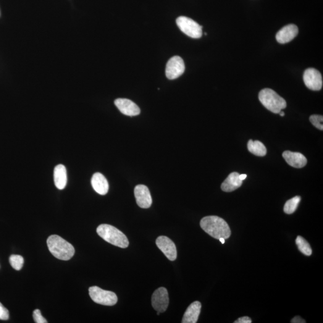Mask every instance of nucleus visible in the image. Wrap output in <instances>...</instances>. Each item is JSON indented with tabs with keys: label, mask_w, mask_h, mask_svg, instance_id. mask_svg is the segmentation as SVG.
<instances>
[{
	"label": "nucleus",
	"mask_w": 323,
	"mask_h": 323,
	"mask_svg": "<svg viewBox=\"0 0 323 323\" xmlns=\"http://www.w3.org/2000/svg\"><path fill=\"white\" fill-rule=\"evenodd\" d=\"M219 241H220V242H221L222 244H225V239H224V238H220V239H219Z\"/></svg>",
	"instance_id": "obj_29"
},
{
	"label": "nucleus",
	"mask_w": 323,
	"mask_h": 323,
	"mask_svg": "<svg viewBox=\"0 0 323 323\" xmlns=\"http://www.w3.org/2000/svg\"><path fill=\"white\" fill-rule=\"evenodd\" d=\"M89 295L95 303L102 305L114 306L116 304L117 297L112 291L104 290L97 286L89 288Z\"/></svg>",
	"instance_id": "obj_5"
},
{
	"label": "nucleus",
	"mask_w": 323,
	"mask_h": 323,
	"mask_svg": "<svg viewBox=\"0 0 323 323\" xmlns=\"http://www.w3.org/2000/svg\"><path fill=\"white\" fill-rule=\"evenodd\" d=\"M247 148L249 152L257 156H265L267 153L264 144L259 141L249 140Z\"/></svg>",
	"instance_id": "obj_19"
},
{
	"label": "nucleus",
	"mask_w": 323,
	"mask_h": 323,
	"mask_svg": "<svg viewBox=\"0 0 323 323\" xmlns=\"http://www.w3.org/2000/svg\"><path fill=\"white\" fill-rule=\"evenodd\" d=\"M283 157L288 165L296 169H301L307 164L306 157L298 152L285 151L283 153Z\"/></svg>",
	"instance_id": "obj_14"
},
{
	"label": "nucleus",
	"mask_w": 323,
	"mask_h": 323,
	"mask_svg": "<svg viewBox=\"0 0 323 323\" xmlns=\"http://www.w3.org/2000/svg\"><path fill=\"white\" fill-rule=\"evenodd\" d=\"M310 122L312 124L320 130H323V117L321 115H312L309 117Z\"/></svg>",
	"instance_id": "obj_23"
},
{
	"label": "nucleus",
	"mask_w": 323,
	"mask_h": 323,
	"mask_svg": "<svg viewBox=\"0 0 323 323\" xmlns=\"http://www.w3.org/2000/svg\"><path fill=\"white\" fill-rule=\"evenodd\" d=\"M291 323H306L305 321L303 319H302L301 317L299 316H296L295 317H294L292 320H291Z\"/></svg>",
	"instance_id": "obj_27"
},
{
	"label": "nucleus",
	"mask_w": 323,
	"mask_h": 323,
	"mask_svg": "<svg viewBox=\"0 0 323 323\" xmlns=\"http://www.w3.org/2000/svg\"><path fill=\"white\" fill-rule=\"evenodd\" d=\"M9 319V312L8 310L0 303V320H7Z\"/></svg>",
	"instance_id": "obj_25"
},
{
	"label": "nucleus",
	"mask_w": 323,
	"mask_h": 323,
	"mask_svg": "<svg viewBox=\"0 0 323 323\" xmlns=\"http://www.w3.org/2000/svg\"><path fill=\"white\" fill-rule=\"evenodd\" d=\"M91 185L96 193L101 195H105L109 189V183L103 175L99 172L94 174L92 177Z\"/></svg>",
	"instance_id": "obj_15"
},
{
	"label": "nucleus",
	"mask_w": 323,
	"mask_h": 323,
	"mask_svg": "<svg viewBox=\"0 0 323 323\" xmlns=\"http://www.w3.org/2000/svg\"><path fill=\"white\" fill-rule=\"evenodd\" d=\"M185 71V65L182 57L175 56L167 62L165 74L170 80H174L182 76Z\"/></svg>",
	"instance_id": "obj_7"
},
{
	"label": "nucleus",
	"mask_w": 323,
	"mask_h": 323,
	"mask_svg": "<svg viewBox=\"0 0 323 323\" xmlns=\"http://www.w3.org/2000/svg\"><path fill=\"white\" fill-rule=\"evenodd\" d=\"M299 30L298 27L294 24L285 26L278 31L276 35V39L278 43L285 44L293 40L298 35Z\"/></svg>",
	"instance_id": "obj_13"
},
{
	"label": "nucleus",
	"mask_w": 323,
	"mask_h": 323,
	"mask_svg": "<svg viewBox=\"0 0 323 323\" xmlns=\"http://www.w3.org/2000/svg\"><path fill=\"white\" fill-rule=\"evenodd\" d=\"M200 226L205 232L217 240L221 238L227 240L231 235L230 228L227 222L215 215L204 217L201 220Z\"/></svg>",
	"instance_id": "obj_1"
},
{
	"label": "nucleus",
	"mask_w": 323,
	"mask_h": 323,
	"mask_svg": "<svg viewBox=\"0 0 323 323\" xmlns=\"http://www.w3.org/2000/svg\"><path fill=\"white\" fill-rule=\"evenodd\" d=\"M247 178L246 174H240V178L241 180H244Z\"/></svg>",
	"instance_id": "obj_28"
},
{
	"label": "nucleus",
	"mask_w": 323,
	"mask_h": 323,
	"mask_svg": "<svg viewBox=\"0 0 323 323\" xmlns=\"http://www.w3.org/2000/svg\"><path fill=\"white\" fill-rule=\"evenodd\" d=\"M157 247L170 261H174L177 257V248L171 240L165 236H159L156 241Z\"/></svg>",
	"instance_id": "obj_10"
},
{
	"label": "nucleus",
	"mask_w": 323,
	"mask_h": 323,
	"mask_svg": "<svg viewBox=\"0 0 323 323\" xmlns=\"http://www.w3.org/2000/svg\"><path fill=\"white\" fill-rule=\"evenodd\" d=\"M301 200V198L299 196H296L290 199V200L286 202L285 207H284V211L287 214H293L296 211L297 208H298V205Z\"/></svg>",
	"instance_id": "obj_21"
},
{
	"label": "nucleus",
	"mask_w": 323,
	"mask_h": 323,
	"mask_svg": "<svg viewBox=\"0 0 323 323\" xmlns=\"http://www.w3.org/2000/svg\"><path fill=\"white\" fill-rule=\"evenodd\" d=\"M242 184L243 180L240 179V174L238 172H232L223 182L221 188L226 192H230L240 188Z\"/></svg>",
	"instance_id": "obj_17"
},
{
	"label": "nucleus",
	"mask_w": 323,
	"mask_h": 323,
	"mask_svg": "<svg viewBox=\"0 0 323 323\" xmlns=\"http://www.w3.org/2000/svg\"><path fill=\"white\" fill-rule=\"evenodd\" d=\"M97 233L103 240L112 245L125 248L129 246V241L124 233L112 225L102 224L96 229Z\"/></svg>",
	"instance_id": "obj_3"
},
{
	"label": "nucleus",
	"mask_w": 323,
	"mask_h": 323,
	"mask_svg": "<svg viewBox=\"0 0 323 323\" xmlns=\"http://www.w3.org/2000/svg\"><path fill=\"white\" fill-rule=\"evenodd\" d=\"M252 322L250 318L248 317H243L240 318L235 321V323H251Z\"/></svg>",
	"instance_id": "obj_26"
},
{
	"label": "nucleus",
	"mask_w": 323,
	"mask_h": 323,
	"mask_svg": "<svg viewBox=\"0 0 323 323\" xmlns=\"http://www.w3.org/2000/svg\"><path fill=\"white\" fill-rule=\"evenodd\" d=\"M9 262L13 268L19 270L23 267L24 260L23 257L20 255H12L10 257Z\"/></svg>",
	"instance_id": "obj_22"
},
{
	"label": "nucleus",
	"mask_w": 323,
	"mask_h": 323,
	"mask_svg": "<svg viewBox=\"0 0 323 323\" xmlns=\"http://www.w3.org/2000/svg\"><path fill=\"white\" fill-rule=\"evenodd\" d=\"M201 304L198 301L194 302L186 309L182 320L183 323H196L198 322L201 313Z\"/></svg>",
	"instance_id": "obj_16"
},
{
	"label": "nucleus",
	"mask_w": 323,
	"mask_h": 323,
	"mask_svg": "<svg viewBox=\"0 0 323 323\" xmlns=\"http://www.w3.org/2000/svg\"><path fill=\"white\" fill-rule=\"evenodd\" d=\"M304 85L312 91H320L323 87V77L321 73L315 68H310L304 71Z\"/></svg>",
	"instance_id": "obj_8"
},
{
	"label": "nucleus",
	"mask_w": 323,
	"mask_h": 323,
	"mask_svg": "<svg viewBox=\"0 0 323 323\" xmlns=\"http://www.w3.org/2000/svg\"><path fill=\"white\" fill-rule=\"evenodd\" d=\"M176 23L180 30L186 35L193 38H199L202 36V27L190 18L178 17Z\"/></svg>",
	"instance_id": "obj_6"
},
{
	"label": "nucleus",
	"mask_w": 323,
	"mask_h": 323,
	"mask_svg": "<svg viewBox=\"0 0 323 323\" xmlns=\"http://www.w3.org/2000/svg\"><path fill=\"white\" fill-rule=\"evenodd\" d=\"M134 195L136 204L142 209H149L152 204V198L149 189L145 185H140L136 186Z\"/></svg>",
	"instance_id": "obj_11"
},
{
	"label": "nucleus",
	"mask_w": 323,
	"mask_h": 323,
	"mask_svg": "<svg viewBox=\"0 0 323 323\" xmlns=\"http://www.w3.org/2000/svg\"><path fill=\"white\" fill-rule=\"evenodd\" d=\"M114 104L122 114L128 115V116H135L140 114V108L130 99H115Z\"/></svg>",
	"instance_id": "obj_12"
},
{
	"label": "nucleus",
	"mask_w": 323,
	"mask_h": 323,
	"mask_svg": "<svg viewBox=\"0 0 323 323\" xmlns=\"http://www.w3.org/2000/svg\"><path fill=\"white\" fill-rule=\"evenodd\" d=\"M34 321L37 323H47V320L42 316L41 311L39 309L34 310L33 312Z\"/></svg>",
	"instance_id": "obj_24"
},
{
	"label": "nucleus",
	"mask_w": 323,
	"mask_h": 323,
	"mask_svg": "<svg viewBox=\"0 0 323 323\" xmlns=\"http://www.w3.org/2000/svg\"><path fill=\"white\" fill-rule=\"evenodd\" d=\"M296 244L302 253L306 256H311L312 254V249L309 244L306 240L301 236H298L296 240Z\"/></svg>",
	"instance_id": "obj_20"
},
{
	"label": "nucleus",
	"mask_w": 323,
	"mask_h": 323,
	"mask_svg": "<svg viewBox=\"0 0 323 323\" xmlns=\"http://www.w3.org/2000/svg\"><path fill=\"white\" fill-rule=\"evenodd\" d=\"M259 99L263 106L275 114H279L287 107L285 99L271 89H262L259 94Z\"/></svg>",
	"instance_id": "obj_4"
},
{
	"label": "nucleus",
	"mask_w": 323,
	"mask_h": 323,
	"mask_svg": "<svg viewBox=\"0 0 323 323\" xmlns=\"http://www.w3.org/2000/svg\"><path fill=\"white\" fill-rule=\"evenodd\" d=\"M54 182L56 187L62 190L66 187L67 183V173L64 165L60 164L55 167L54 169Z\"/></svg>",
	"instance_id": "obj_18"
},
{
	"label": "nucleus",
	"mask_w": 323,
	"mask_h": 323,
	"mask_svg": "<svg viewBox=\"0 0 323 323\" xmlns=\"http://www.w3.org/2000/svg\"><path fill=\"white\" fill-rule=\"evenodd\" d=\"M280 114V115H281V116H283H283H285V112H282V111H281V112L279 113V114Z\"/></svg>",
	"instance_id": "obj_30"
},
{
	"label": "nucleus",
	"mask_w": 323,
	"mask_h": 323,
	"mask_svg": "<svg viewBox=\"0 0 323 323\" xmlns=\"http://www.w3.org/2000/svg\"><path fill=\"white\" fill-rule=\"evenodd\" d=\"M47 244L54 256L62 261H68L75 253L74 247L58 235L50 236L47 239Z\"/></svg>",
	"instance_id": "obj_2"
},
{
	"label": "nucleus",
	"mask_w": 323,
	"mask_h": 323,
	"mask_svg": "<svg viewBox=\"0 0 323 323\" xmlns=\"http://www.w3.org/2000/svg\"><path fill=\"white\" fill-rule=\"evenodd\" d=\"M152 304L157 312L162 313L166 311L169 304V296L165 287H160L155 290L152 297Z\"/></svg>",
	"instance_id": "obj_9"
}]
</instances>
